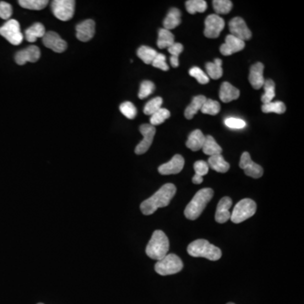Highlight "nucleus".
<instances>
[{
	"mask_svg": "<svg viewBox=\"0 0 304 304\" xmlns=\"http://www.w3.org/2000/svg\"><path fill=\"white\" fill-rule=\"evenodd\" d=\"M244 48L245 42L235 38L232 35H228L226 38L225 44L220 46V51L224 56H230L242 51Z\"/></svg>",
	"mask_w": 304,
	"mask_h": 304,
	"instance_id": "obj_16",
	"label": "nucleus"
},
{
	"mask_svg": "<svg viewBox=\"0 0 304 304\" xmlns=\"http://www.w3.org/2000/svg\"><path fill=\"white\" fill-rule=\"evenodd\" d=\"M140 131L143 136V140L136 146L134 152L137 155L144 154L152 146L156 134L155 126H152V124H142L140 127Z\"/></svg>",
	"mask_w": 304,
	"mask_h": 304,
	"instance_id": "obj_12",
	"label": "nucleus"
},
{
	"mask_svg": "<svg viewBox=\"0 0 304 304\" xmlns=\"http://www.w3.org/2000/svg\"><path fill=\"white\" fill-rule=\"evenodd\" d=\"M226 126H228V128H235V130H240V128H244L246 126V122L244 120L238 118H228L224 121Z\"/></svg>",
	"mask_w": 304,
	"mask_h": 304,
	"instance_id": "obj_42",
	"label": "nucleus"
},
{
	"mask_svg": "<svg viewBox=\"0 0 304 304\" xmlns=\"http://www.w3.org/2000/svg\"><path fill=\"white\" fill-rule=\"evenodd\" d=\"M184 263L178 256L170 254H166L155 264V270L160 276H170L176 274L182 270Z\"/></svg>",
	"mask_w": 304,
	"mask_h": 304,
	"instance_id": "obj_5",
	"label": "nucleus"
},
{
	"mask_svg": "<svg viewBox=\"0 0 304 304\" xmlns=\"http://www.w3.org/2000/svg\"><path fill=\"white\" fill-rule=\"evenodd\" d=\"M155 90V84L154 83L150 80H144L142 82L138 92V98L140 99H144L150 95H152V93Z\"/></svg>",
	"mask_w": 304,
	"mask_h": 304,
	"instance_id": "obj_40",
	"label": "nucleus"
},
{
	"mask_svg": "<svg viewBox=\"0 0 304 304\" xmlns=\"http://www.w3.org/2000/svg\"><path fill=\"white\" fill-rule=\"evenodd\" d=\"M0 35L14 46L20 45L24 39L19 22L14 19L8 20L6 24L0 28Z\"/></svg>",
	"mask_w": 304,
	"mask_h": 304,
	"instance_id": "obj_7",
	"label": "nucleus"
},
{
	"mask_svg": "<svg viewBox=\"0 0 304 304\" xmlns=\"http://www.w3.org/2000/svg\"><path fill=\"white\" fill-rule=\"evenodd\" d=\"M206 98L204 96L200 95L194 96L191 104L185 109L184 116L188 120H192L194 116L200 110L203 104L206 102Z\"/></svg>",
	"mask_w": 304,
	"mask_h": 304,
	"instance_id": "obj_25",
	"label": "nucleus"
},
{
	"mask_svg": "<svg viewBox=\"0 0 304 304\" xmlns=\"http://www.w3.org/2000/svg\"><path fill=\"white\" fill-rule=\"evenodd\" d=\"M264 93L261 96V100L263 104H270L272 102L273 98L276 96L274 92V82L272 80H266L264 83Z\"/></svg>",
	"mask_w": 304,
	"mask_h": 304,
	"instance_id": "obj_31",
	"label": "nucleus"
},
{
	"mask_svg": "<svg viewBox=\"0 0 304 304\" xmlns=\"http://www.w3.org/2000/svg\"><path fill=\"white\" fill-rule=\"evenodd\" d=\"M44 46L52 49L55 52H64L67 48V42L60 38V36L55 32H48L42 38Z\"/></svg>",
	"mask_w": 304,
	"mask_h": 304,
	"instance_id": "obj_13",
	"label": "nucleus"
},
{
	"mask_svg": "<svg viewBox=\"0 0 304 304\" xmlns=\"http://www.w3.org/2000/svg\"><path fill=\"white\" fill-rule=\"evenodd\" d=\"M95 22L92 20H86L76 26V36L80 41H90L95 35Z\"/></svg>",
	"mask_w": 304,
	"mask_h": 304,
	"instance_id": "obj_17",
	"label": "nucleus"
},
{
	"mask_svg": "<svg viewBox=\"0 0 304 304\" xmlns=\"http://www.w3.org/2000/svg\"><path fill=\"white\" fill-rule=\"evenodd\" d=\"M168 52L172 55L170 58V62L172 68H178L180 66L178 56L184 51V46L180 42H174L171 46H169Z\"/></svg>",
	"mask_w": 304,
	"mask_h": 304,
	"instance_id": "obj_32",
	"label": "nucleus"
},
{
	"mask_svg": "<svg viewBox=\"0 0 304 304\" xmlns=\"http://www.w3.org/2000/svg\"><path fill=\"white\" fill-rule=\"evenodd\" d=\"M194 169L196 171V175L203 176L208 174L209 166L206 162H204V160H197L194 164Z\"/></svg>",
	"mask_w": 304,
	"mask_h": 304,
	"instance_id": "obj_44",
	"label": "nucleus"
},
{
	"mask_svg": "<svg viewBox=\"0 0 304 304\" xmlns=\"http://www.w3.org/2000/svg\"><path fill=\"white\" fill-rule=\"evenodd\" d=\"M192 182L194 184H200L201 182H203V176H198V175H194L192 178Z\"/></svg>",
	"mask_w": 304,
	"mask_h": 304,
	"instance_id": "obj_46",
	"label": "nucleus"
},
{
	"mask_svg": "<svg viewBox=\"0 0 304 304\" xmlns=\"http://www.w3.org/2000/svg\"><path fill=\"white\" fill-rule=\"evenodd\" d=\"M181 24V12L176 8H172L168 13L166 18L163 20L164 29L172 30Z\"/></svg>",
	"mask_w": 304,
	"mask_h": 304,
	"instance_id": "obj_22",
	"label": "nucleus"
},
{
	"mask_svg": "<svg viewBox=\"0 0 304 304\" xmlns=\"http://www.w3.org/2000/svg\"><path fill=\"white\" fill-rule=\"evenodd\" d=\"M171 116L170 112L166 108H160L158 111L156 112L155 114H153L150 117V122L152 126L155 125L162 124V122H165L169 117Z\"/></svg>",
	"mask_w": 304,
	"mask_h": 304,
	"instance_id": "obj_36",
	"label": "nucleus"
},
{
	"mask_svg": "<svg viewBox=\"0 0 304 304\" xmlns=\"http://www.w3.org/2000/svg\"><path fill=\"white\" fill-rule=\"evenodd\" d=\"M216 14H226L231 11L232 3L230 0H214L212 2Z\"/></svg>",
	"mask_w": 304,
	"mask_h": 304,
	"instance_id": "obj_35",
	"label": "nucleus"
},
{
	"mask_svg": "<svg viewBox=\"0 0 304 304\" xmlns=\"http://www.w3.org/2000/svg\"><path fill=\"white\" fill-rule=\"evenodd\" d=\"M207 164L209 168L220 174H225L230 168V164L226 162L222 154L210 156Z\"/></svg>",
	"mask_w": 304,
	"mask_h": 304,
	"instance_id": "obj_23",
	"label": "nucleus"
},
{
	"mask_svg": "<svg viewBox=\"0 0 304 304\" xmlns=\"http://www.w3.org/2000/svg\"></svg>",
	"mask_w": 304,
	"mask_h": 304,
	"instance_id": "obj_48",
	"label": "nucleus"
},
{
	"mask_svg": "<svg viewBox=\"0 0 304 304\" xmlns=\"http://www.w3.org/2000/svg\"><path fill=\"white\" fill-rule=\"evenodd\" d=\"M120 112L128 120H134L137 115V109L130 102H125L120 106Z\"/></svg>",
	"mask_w": 304,
	"mask_h": 304,
	"instance_id": "obj_39",
	"label": "nucleus"
},
{
	"mask_svg": "<svg viewBox=\"0 0 304 304\" xmlns=\"http://www.w3.org/2000/svg\"><path fill=\"white\" fill-rule=\"evenodd\" d=\"M152 64L155 68H160L163 71H168L169 70V66L166 62V56L162 54H158Z\"/></svg>",
	"mask_w": 304,
	"mask_h": 304,
	"instance_id": "obj_43",
	"label": "nucleus"
},
{
	"mask_svg": "<svg viewBox=\"0 0 304 304\" xmlns=\"http://www.w3.org/2000/svg\"><path fill=\"white\" fill-rule=\"evenodd\" d=\"M184 166V159L182 156L176 154L169 160L158 168V172L162 175H172L180 174Z\"/></svg>",
	"mask_w": 304,
	"mask_h": 304,
	"instance_id": "obj_14",
	"label": "nucleus"
},
{
	"mask_svg": "<svg viewBox=\"0 0 304 304\" xmlns=\"http://www.w3.org/2000/svg\"><path fill=\"white\" fill-rule=\"evenodd\" d=\"M232 206V200L230 197L226 196L219 201L216 212V216H214V219L216 220V222L223 224L230 220L231 213L229 212V210L231 208Z\"/></svg>",
	"mask_w": 304,
	"mask_h": 304,
	"instance_id": "obj_18",
	"label": "nucleus"
},
{
	"mask_svg": "<svg viewBox=\"0 0 304 304\" xmlns=\"http://www.w3.org/2000/svg\"><path fill=\"white\" fill-rule=\"evenodd\" d=\"M286 105L282 102L277 100L274 102H270V104H264L262 106V112L264 114H270V112H274L277 114H282L286 112Z\"/></svg>",
	"mask_w": 304,
	"mask_h": 304,
	"instance_id": "obj_34",
	"label": "nucleus"
},
{
	"mask_svg": "<svg viewBox=\"0 0 304 304\" xmlns=\"http://www.w3.org/2000/svg\"><path fill=\"white\" fill-rule=\"evenodd\" d=\"M190 256L196 258H206L212 261H216L222 258V250L214 245L210 244L206 239H198L191 242L187 248Z\"/></svg>",
	"mask_w": 304,
	"mask_h": 304,
	"instance_id": "obj_3",
	"label": "nucleus"
},
{
	"mask_svg": "<svg viewBox=\"0 0 304 304\" xmlns=\"http://www.w3.org/2000/svg\"><path fill=\"white\" fill-rule=\"evenodd\" d=\"M174 44V35L170 30L160 29L158 32V46L159 48H168Z\"/></svg>",
	"mask_w": 304,
	"mask_h": 304,
	"instance_id": "obj_28",
	"label": "nucleus"
},
{
	"mask_svg": "<svg viewBox=\"0 0 304 304\" xmlns=\"http://www.w3.org/2000/svg\"><path fill=\"white\" fill-rule=\"evenodd\" d=\"M220 110V105L216 100H212V99H206V102L203 104L201 108L200 111L204 114H209V115H216L219 114Z\"/></svg>",
	"mask_w": 304,
	"mask_h": 304,
	"instance_id": "obj_37",
	"label": "nucleus"
},
{
	"mask_svg": "<svg viewBox=\"0 0 304 304\" xmlns=\"http://www.w3.org/2000/svg\"><path fill=\"white\" fill-rule=\"evenodd\" d=\"M264 64L262 62H256L250 68V84L252 86L254 89L258 90L261 87L263 86L264 83Z\"/></svg>",
	"mask_w": 304,
	"mask_h": 304,
	"instance_id": "obj_19",
	"label": "nucleus"
},
{
	"mask_svg": "<svg viewBox=\"0 0 304 304\" xmlns=\"http://www.w3.org/2000/svg\"><path fill=\"white\" fill-rule=\"evenodd\" d=\"M163 100L162 98H153L152 100H149L144 108V114L146 115H150L155 114L156 112L162 108Z\"/></svg>",
	"mask_w": 304,
	"mask_h": 304,
	"instance_id": "obj_38",
	"label": "nucleus"
},
{
	"mask_svg": "<svg viewBox=\"0 0 304 304\" xmlns=\"http://www.w3.org/2000/svg\"><path fill=\"white\" fill-rule=\"evenodd\" d=\"M214 191L210 188H204L198 190L194 196L192 200L188 204L184 210L185 218L188 220H194L204 212L207 204L212 200Z\"/></svg>",
	"mask_w": 304,
	"mask_h": 304,
	"instance_id": "obj_2",
	"label": "nucleus"
},
{
	"mask_svg": "<svg viewBox=\"0 0 304 304\" xmlns=\"http://www.w3.org/2000/svg\"><path fill=\"white\" fill-rule=\"evenodd\" d=\"M256 210L257 204L251 198H244L234 207L230 220L236 224L242 222L248 218H252L256 214Z\"/></svg>",
	"mask_w": 304,
	"mask_h": 304,
	"instance_id": "obj_6",
	"label": "nucleus"
},
{
	"mask_svg": "<svg viewBox=\"0 0 304 304\" xmlns=\"http://www.w3.org/2000/svg\"><path fill=\"white\" fill-rule=\"evenodd\" d=\"M220 99L222 102H230L232 100H236L240 96V90L234 87L229 82H223L220 86Z\"/></svg>",
	"mask_w": 304,
	"mask_h": 304,
	"instance_id": "obj_20",
	"label": "nucleus"
},
{
	"mask_svg": "<svg viewBox=\"0 0 304 304\" xmlns=\"http://www.w3.org/2000/svg\"><path fill=\"white\" fill-rule=\"evenodd\" d=\"M13 13L12 6L6 2H0V18L3 20H8Z\"/></svg>",
	"mask_w": 304,
	"mask_h": 304,
	"instance_id": "obj_45",
	"label": "nucleus"
},
{
	"mask_svg": "<svg viewBox=\"0 0 304 304\" xmlns=\"http://www.w3.org/2000/svg\"><path fill=\"white\" fill-rule=\"evenodd\" d=\"M234 304V302H228V304Z\"/></svg>",
	"mask_w": 304,
	"mask_h": 304,
	"instance_id": "obj_47",
	"label": "nucleus"
},
{
	"mask_svg": "<svg viewBox=\"0 0 304 304\" xmlns=\"http://www.w3.org/2000/svg\"><path fill=\"white\" fill-rule=\"evenodd\" d=\"M229 30L231 35L245 42L252 38V32L247 26L244 20L241 17H235L229 22Z\"/></svg>",
	"mask_w": 304,
	"mask_h": 304,
	"instance_id": "obj_10",
	"label": "nucleus"
},
{
	"mask_svg": "<svg viewBox=\"0 0 304 304\" xmlns=\"http://www.w3.org/2000/svg\"><path fill=\"white\" fill-rule=\"evenodd\" d=\"M40 56H41V52H40L39 48L32 45L17 52L14 60H16L17 64L24 66L26 62H36L40 58Z\"/></svg>",
	"mask_w": 304,
	"mask_h": 304,
	"instance_id": "obj_15",
	"label": "nucleus"
},
{
	"mask_svg": "<svg viewBox=\"0 0 304 304\" xmlns=\"http://www.w3.org/2000/svg\"><path fill=\"white\" fill-rule=\"evenodd\" d=\"M46 32L44 24L41 23H35L26 30L24 38L26 39V41L32 44L35 42L38 38H44Z\"/></svg>",
	"mask_w": 304,
	"mask_h": 304,
	"instance_id": "obj_24",
	"label": "nucleus"
},
{
	"mask_svg": "<svg viewBox=\"0 0 304 304\" xmlns=\"http://www.w3.org/2000/svg\"><path fill=\"white\" fill-rule=\"evenodd\" d=\"M239 166L244 171V174L247 176H251L254 178H260L263 176L264 170L262 166L252 162L248 152H245L242 153L239 162Z\"/></svg>",
	"mask_w": 304,
	"mask_h": 304,
	"instance_id": "obj_11",
	"label": "nucleus"
},
{
	"mask_svg": "<svg viewBox=\"0 0 304 304\" xmlns=\"http://www.w3.org/2000/svg\"><path fill=\"white\" fill-rule=\"evenodd\" d=\"M185 7L190 14L204 13L206 10L207 3L204 0H188L185 3Z\"/></svg>",
	"mask_w": 304,
	"mask_h": 304,
	"instance_id": "obj_30",
	"label": "nucleus"
},
{
	"mask_svg": "<svg viewBox=\"0 0 304 304\" xmlns=\"http://www.w3.org/2000/svg\"><path fill=\"white\" fill-rule=\"evenodd\" d=\"M169 240L165 232L160 230H156L152 234L146 252L147 256L155 260H160L168 254L169 250Z\"/></svg>",
	"mask_w": 304,
	"mask_h": 304,
	"instance_id": "obj_4",
	"label": "nucleus"
},
{
	"mask_svg": "<svg viewBox=\"0 0 304 304\" xmlns=\"http://www.w3.org/2000/svg\"><path fill=\"white\" fill-rule=\"evenodd\" d=\"M158 54L155 49L148 46H142L137 50L138 57L146 64H152Z\"/></svg>",
	"mask_w": 304,
	"mask_h": 304,
	"instance_id": "obj_29",
	"label": "nucleus"
},
{
	"mask_svg": "<svg viewBox=\"0 0 304 304\" xmlns=\"http://www.w3.org/2000/svg\"><path fill=\"white\" fill-rule=\"evenodd\" d=\"M222 60L220 58H216L213 62H207L206 64L207 76L209 78L213 80L220 79L223 74Z\"/></svg>",
	"mask_w": 304,
	"mask_h": 304,
	"instance_id": "obj_26",
	"label": "nucleus"
},
{
	"mask_svg": "<svg viewBox=\"0 0 304 304\" xmlns=\"http://www.w3.org/2000/svg\"><path fill=\"white\" fill-rule=\"evenodd\" d=\"M190 76L197 80V82L201 84H206L209 83L210 78L204 71L198 67H193L190 70Z\"/></svg>",
	"mask_w": 304,
	"mask_h": 304,
	"instance_id": "obj_41",
	"label": "nucleus"
},
{
	"mask_svg": "<svg viewBox=\"0 0 304 304\" xmlns=\"http://www.w3.org/2000/svg\"><path fill=\"white\" fill-rule=\"evenodd\" d=\"M176 192V187L172 184L163 185L152 197L142 202L140 210L144 216H150L155 213L159 208L168 206Z\"/></svg>",
	"mask_w": 304,
	"mask_h": 304,
	"instance_id": "obj_1",
	"label": "nucleus"
},
{
	"mask_svg": "<svg viewBox=\"0 0 304 304\" xmlns=\"http://www.w3.org/2000/svg\"><path fill=\"white\" fill-rule=\"evenodd\" d=\"M18 3L22 8L32 10H41L48 6V1H46V0H20Z\"/></svg>",
	"mask_w": 304,
	"mask_h": 304,
	"instance_id": "obj_33",
	"label": "nucleus"
},
{
	"mask_svg": "<svg viewBox=\"0 0 304 304\" xmlns=\"http://www.w3.org/2000/svg\"><path fill=\"white\" fill-rule=\"evenodd\" d=\"M76 1L74 0H54L52 3V13L54 16L62 22L72 19L74 14Z\"/></svg>",
	"mask_w": 304,
	"mask_h": 304,
	"instance_id": "obj_8",
	"label": "nucleus"
},
{
	"mask_svg": "<svg viewBox=\"0 0 304 304\" xmlns=\"http://www.w3.org/2000/svg\"><path fill=\"white\" fill-rule=\"evenodd\" d=\"M203 152L206 155L212 156L220 155L222 152V149L219 144L214 140V138L212 136H207L206 137L204 146L202 147Z\"/></svg>",
	"mask_w": 304,
	"mask_h": 304,
	"instance_id": "obj_27",
	"label": "nucleus"
},
{
	"mask_svg": "<svg viewBox=\"0 0 304 304\" xmlns=\"http://www.w3.org/2000/svg\"><path fill=\"white\" fill-rule=\"evenodd\" d=\"M204 35L208 38H218L225 28V22L218 14H210L204 20Z\"/></svg>",
	"mask_w": 304,
	"mask_h": 304,
	"instance_id": "obj_9",
	"label": "nucleus"
},
{
	"mask_svg": "<svg viewBox=\"0 0 304 304\" xmlns=\"http://www.w3.org/2000/svg\"><path fill=\"white\" fill-rule=\"evenodd\" d=\"M206 136L200 130H196L190 134L186 142V146L193 152H198L204 146Z\"/></svg>",
	"mask_w": 304,
	"mask_h": 304,
	"instance_id": "obj_21",
	"label": "nucleus"
}]
</instances>
